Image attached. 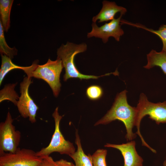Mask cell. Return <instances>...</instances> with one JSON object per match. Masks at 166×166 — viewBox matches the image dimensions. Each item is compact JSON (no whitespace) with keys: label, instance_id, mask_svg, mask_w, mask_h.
Segmentation results:
<instances>
[{"label":"cell","instance_id":"obj_1","mask_svg":"<svg viewBox=\"0 0 166 166\" xmlns=\"http://www.w3.org/2000/svg\"><path fill=\"white\" fill-rule=\"evenodd\" d=\"M127 92L124 90L116 96L110 109L95 123L94 126L106 124L116 120L121 121L125 127L127 132L125 138L127 140L131 141L136 136V133L133 132L132 128L135 126L137 110L136 107H132L128 103Z\"/></svg>","mask_w":166,"mask_h":166},{"label":"cell","instance_id":"obj_2","mask_svg":"<svg viewBox=\"0 0 166 166\" xmlns=\"http://www.w3.org/2000/svg\"><path fill=\"white\" fill-rule=\"evenodd\" d=\"M87 45L85 43L79 44L67 42L65 44H62L58 49L57 58L61 60L65 73L63 80L66 81L71 78H77L82 79H97L100 77L110 73L100 76L85 75L81 73L76 67L74 62V57L77 54L86 51Z\"/></svg>","mask_w":166,"mask_h":166},{"label":"cell","instance_id":"obj_3","mask_svg":"<svg viewBox=\"0 0 166 166\" xmlns=\"http://www.w3.org/2000/svg\"><path fill=\"white\" fill-rule=\"evenodd\" d=\"M61 60L52 61L49 58L45 64L38 65L36 61L30 66L25 72L27 76L42 79L47 83L51 89L53 95L57 97L61 86L60 76L63 68Z\"/></svg>","mask_w":166,"mask_h":166},{"label":"cell","instance_id":"obj_4","mask_svg":"<svg viewBox=\"0 0 166 166\" xmlns=\"http://www.w3.org/2000/svg\"><path fill=\"white\" fill-rule=\"evenodd\" d=\"M137 115L135 126L137 128L136 134L141 140L142 145L149 148V146L146 143L140 131L141 121L146 115L149 118L155 121L159 124L160 123L166 124V101L163 102L154 103L149 101L144 93H141L140 96L138 103L136 107Z\"/></svg>","mask_w":166,"mask_h":166},{"label":"cell","instance_id":"obj_5","mask_svg":"<svg viewBox=\"0 0 166 166\" xmlns=\"http://www.w3.org/2000/svg\"><path fill=\"white\" fill-rule=\"evenodd\" d=\"M52 116L55 122V129L51 141L47 146L36 152V155L43 158L49 156L53 152H57L69 156L76 151L75 149L73 144L66 140L61 131L60 124L63 116L59 115L58 107L55 109Z\"/></svg>","mask_w":166,"mask_h":166},{"label":"cell","instance_id":"obj_6","mask_svg":"<svg viewBox=\"0 0 166 166\" xmlns=\"http://www.w3.org/2000/svg\"><path fill=\"white\" fill-rule=\"evenodd\" d=\"M14 120L9 111L4 122L0 123V155L15 152L18 148L21 132L13 124Z\"/></svg>","mask_w":166,"mask_h":166},{"label":"cell","instance_id":"obj_7","mask_svg":"<svg viewBox=\"0 0 166 166\" xmlns=\"http://www.w3.org/2000/svg\"><path fill=\"white\" fill-rule=\"evenodd\" d=\"M42 158L32 149L18 147L14 152L0 155V166H38Z\"/></svg>","mask_w":166,"mask_h":166},{"label":"cell","instance_id":"obj_8","mask_svg":"<svg viewBox=\"0 0 166 166\" xmlns=\"http://www.w3.org/2000/svg\"><path fill=\"white\" fill-rule=\"evenodd\" d=\"M32 77H25L20 84V96L16 106L21 116L24 118H29L32 123L36 122V117L38 107L30 97L29 93L30 85L32 83Z\"/></svg>","mask_w":166,"mask_h":166},{"label":"cell","instance_id":"obj_9","mask_svg":"<svg viewBox=\"0 0 166 166\" xmlns=\"http://www.w3.org/2000/svg\"><path fill=\"white\" fill-rule=\"evenodd\" d=\"M123 15L120 14L118 18H114L100 27L98 26L96 23L93 22L92 30L87 33V37L101 38L104 43L108 42L110 37H113L116 41H119L121 36L124 34L120 25Z\"/></svg>","mask_w":166,"mask_h":166},{"label":"cell","instance_id":"obj_10","mask_svg":"<svg viewBox=\"0 0 166 166\" xmlns=\"http://www.w3.org/2000/svg\"><path fill=\"white\" fill-rule=\"evenodd\" d=\"M134 140L117 144L106 143L105 147L117 149L121 152L124 159V166H143V160L137 153Z\"/></svg>","mask_w":166,"mask_h":166},{"label":"cell","instance_id":"obj_11","mask_svg":"<svg viewBox=\"0 0 166 166\" xmlns=\"http://www.w3.org/2000/svg\"><path fill=\"white\" fill-rule=\"evenodd\" d=\"M102 7L98 14L92 18L93 22H106L114 19L115 15L120 12L124 15L127 12L126 9L123 7L117 5L114 2L106 0L102 2Z\"/></svg>","mask_w":166,"mask_h":166},{"label":"cell","instance_id":"obj_12","mask_svg":"<svg viewBox=\"0 0 166 166\" xmlns=\"http://www.w3.org/2000/svg\"><path fill=\"white\" fill-rule=\"evenodd\" d=\"M75 142L77 146V150L70 156L75 162L74 166H93L91 155H86L84 152L82 147L81 139L76 130Z\"/></svg>","mask_w":166,"mask_h":166},{"label":"cell","instance_id":"obj_13","mask_svg":"<svg viewBox=\"0 0 166 166\" xmlns=\"http://www.w3.org/2000/svg\"><path fill=\"white\" fill-rule=\"evenodd\" d=\"M147 64L144 67L149 69L158 66L166 74V54L161 51L157 52L153 49L147 54Z\"/></svg>","mask_w":166,"mask_h":166},{"label":"cell","instance_id":"obj_14","mask_svg":"<svg viewBox=\"0 0 166 166\" xmlns=\"http://www.w3.org/2000/svg\"><path fill=\"white\" fill-rule=\"evenodd\" d=\"M13 2V0H0V21L6 32L10 28V14Z\"/></svg>","mask_w":166,"mask_h":166},{"label":"cell","instance_id":"obj_15","mask_svg":"<svg viewBox=\"0 0 166 166\" xmlns=\"http://www.w3.org/2000/svg\"><path fill=\"white\" fill-rule=\"evenodd\" d=\"M2 63L0 70V85L6 75L10 71L16 69H22L25 72L29 68V66H21L14 64L11 59L4 55H1Z\"/></svg>","mask_w":166,"mask_h":166},{"label":"cell","instance_id":"obj_16","mask_svg":"<svg viewBox=\"0 0 166 166\" xmlns=\"http://www.w3.org/2000/svg\"><path fill=\"white\" fill-rule=\"evenodd\" d=\"M4 30L0 21V52L1 55H4L11 59L17 55V50L15 48H11L7 44L5 40Z\"/></svg>","mask_w":166,"mask_h":166},{"label":"cell","instance_id":"obj_17","mask_svg":"<svg viewBox=\"0 0 166 166\" xmlns=\"http://www.w3.org/2000/svg\"><path fill=\"white\" fill-rule=\"evenodd\" d=\"M15 85L16 84L6 85L0 91V102L6 99L16 105L18 102L17 100L19 97L14 90Z\"/></svg>","mask_w":166,"mask_h":166},{"label":"cell","instance_id":"obj_18","mask_svg":"<svg viewBox=\"0 0 166 166\" xmlns=\"http://www.w3.org/2000/svg\"><path fill=\"white\" fill-rule=\"evenodd\" d=\"M129 24L135 26L143 28L150 31L158 36L161 39L163 43V47L162 52L166 54V25L161 26L157 30H154L145 27L140 24H134L130 23Z\"/></svg>","mask_w":166,"mask_h":166},{"label":"cell","instance_id":"obj_19","mask_svg":"<svg viewBox=\"0 0 166 166\" xmlns=\"http://www.w3.org/2000/svg\"><path fill=\"white\" fill-rule=\"evenodd\" d=\"M107 152L106 149H99L91 155L93 166H107L106 157Z\"/></svg>","mask_w":166,"mask_h":166},{"label":"cell","instance_id":"obj_20","mask_svg":"<svg viewBox=\"0 0 166 166\" xmlns=\"http://www.w3.org/2000/svg\"><path fill=\"white\" fill-rule=\"evenodd\" d=\"M103 91L99 86L93 85L89 87L86 90V95L88 97L92 100H96L102 96Z\"/></svg>","mask_w":166,"mask_h":166},{"label":"cell","instance_id":"obj_21","mask_svg":"<svg viewBox=\"0 0 166 166\" xmlns=\"http://www.w3.org/2000/svg\"><path fill=\"white\" fill-rule=\"evenodd\" d=\"M38 166H57L56 162L52 158L48 156L43 158L42 159Z\"/></svg>","mask_w":166,"mask_h":166},{"label":"cell","instance_id":"obj_22","mask_svg":"<svg viewBox=\"0 0 166 166\" xmlns=\"http://www.w3.org/2000/svg\"><path fill=\"white\" fill-rule=\"evenodd\" d=\"M55 162L57 166H74L72 162L64 159H61Z\"/></svg>","mask_w":166,"mask_h":166},{"label":"cell","instance_id":"obj_23","mask_svg":"<svg viewBox=\"0 0 166 166\" xmlns=\"http://www.w3.org/2000/svg\"><path fill=\"white\" fill-rule=\"evenodd\" d=\"M163 166H166V160H165L163 163Z\"/></svg>","mask_w":166,"mask_h":166}]
</instances>
